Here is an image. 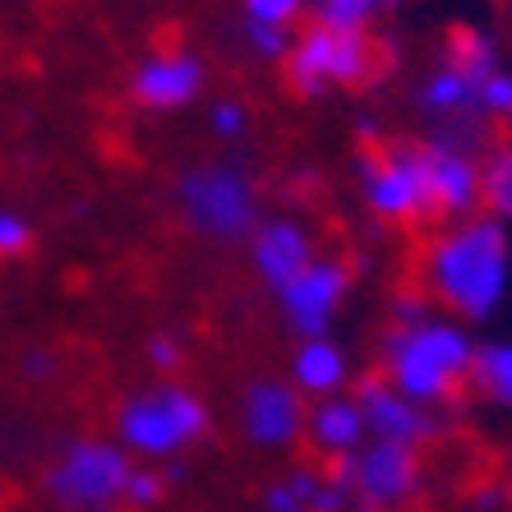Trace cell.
<instances>
[{
	"label": "cell",
	"instance_id": "10",
	"mask_svg": "<svg viewBox=\"0 0 512 512\" xmlns=\"http://www.w3.org/2000/svg\"><path fill=\"white\" fill-rule=\"evenodd\" d=\"M351 263L337 254H314L305 268L286 286H277V305L282 319L296 337H328L333 319L342 314L346 296H351Z\"/></svg>",
	"mask_w": 512,
	"mask_h": 512
},
{
	"label": "cell",
	"instance_id": "3",
	"mask_svg": "<svg viewBox=\"0 0 512 512\" xmlns=\"http://www.w3.org/2000/svg\"><path fill=\"white\" fill-rule=\"evenodd\" d=\"M213 429V406L194 393L190 383L157 379L143 383L134 393L120 397L116 416H111V439L130 448L134 462H180L194 453Z\"/></svg>",
	"mask_w": 512,
	"mask_h": 512
},
{
	"label": "cell",
	"instance_id": "12",
	"mask_svg": "<svg viewBox=\"0 0 512 512\" xmlns=\"http://www.w3.org/2000/svg\"><path fill=\"white\" fill-rule=\"evenodd\" d=\"M365 411V425H370V439H388V443H411V448H425V443L443 439V420L429 411V406L411 402L406 393H397L393 383L383 379L379 370L365 374L351 393Z\"/></svg>",
	"mask_w": 512,
	"mask_h": 512
},
{
	"label": "cell",
	"instance_id": "24",
	"mask_svg": "<svg viewBox=\"0 0 512 512\" xmlns=\"http://www.w3.org/2000/svg\"><path fill=\"white\" fill-rule=\"evenodd\" d=\"M245 42H250V51L259 60H273V65H282L286 56H291V42H296V28H277V24H254V19H245Z\"/></svg>",
	"mask_w": 512,
	"mask_h": 512
},
{
	"label": "cell",
	"instance_id": "28",
	"mask_svg": "<svg viewBox=\"0 0 512 512\" xmlns=\"http://www.w3.org/2000/svg\"><path fill=\"white\" fill-rule=\"evenodd\" d=\"M259 508H263V512H305V508H300V499H296V489H291V480H286V476H277L273 485H263Z\"/></svg>",
	"mask_w": 512,
	"mask_h": 512
},
{
	"label": "cell",
	"instance_id": "17",
	"mask_svg": "<svg viewBox=\"0 0 512 512\" xmlns=\"http://www.w3.org/2000/svg\"><path fill=\"white\" fill-rule=\"evenodd\" d=\"M480 208L494 217H512V139L489 143L485 162H480Z\"/></svg>",
	"mask_w": 512,
	"mask_h": 512
},
{
	"label": "cell",
	"instance_id": "26",
	"mask_svg": "<svg viewBox=\"0 0 512 512\" xmlns=\"http://www.w3.org/2000/svg\"><path fill=\"white\" fill-rule=\"evenodd\" d=\"M480 111H485V120H494L499 130H508L512 125V74L494 70L480 84Z\"/></svg>",
	"mask_w": 512,
	"mask_h": 512
},
{
	"label": "cell",
	"instance_id": "19",
	"mask_svg": "<svg viewBox=\"0 0 512 512\" xmlns=\"http://www.w3.org/2000/svg\"><path fill=\"white\" fill-rule=\"evenodd\" d=\"M379 5L374 0H314L310 24L337 28V33H370Z\"/></svg>",
	"mask_w": 512,
	"mask_h": 512
},
{
	"label": "cell",
	"instance_id": "20",
	"mask_svg": "<svg viewBox=\"0 0 512 512\" xmlns=\"http://www.w3.org/2000/svg\"><path fill=\"white\" fill-rule=\"evenodd\" d=\"M167 485H171V476L162 471V466H157V462H139V466H134V476H130V485H125V512H153V508H162Z\"/></svg>",
	"mask_w": 512,
	"mask_h": 512
},
{
	"label": "cell",
	"instance_id": "27",
	"mask_svg": "<svg viewBox=\"0 0 512 512\" xmlns=\"http://www.w3.org/2000/svg\"><path fill=\"white\" fill-rule=\"evenodd\" d=\"M19 370H24V379H33V383H56L60 370H65V360H60L56 346H33V351H24Z\"/></svg>",
	"mask_w": 512,
	"mask_h": 512
},
{
	"label": "cell",
	"instance_id": "9",
	"mask_svg": "<svg viewBox=\"0 0 512 512\" xmlns=\"http://www.w3.org/2000/svg\"><path fill=\"white\" fill-rule=\"evenodd\" d=\"M236 420L245 443L259 448V453H296L305 443V425H310V397L300 393L291 379L254 374L240 388Z\"/></svg>",
	"mask_w": 512,
	"mask_h": 512
},
{
	"label": "cell",
	"instance_id": "5",
	"mask_svg": "<svg viewBox=\"0 0 512 512\" xmlns=\"http://www.w3.org/2000/svg\"><path fill=\"white\" fill-rule=\"evenodd\" d=\"M125 443L107 434H79L51 457L42 494L56 512H125V485L134 476Z\"/></svg>",
	"mask_w": 512,
	"mask_h": 512
},
{
	"label": "cell",
	"instance_id": "8",
	"mask_svg": "<svg viewBox=\"0 0 512 512\" xmlns=\"http://www.w3.org/2000/svg\"><path fill=\"white\" fill-rule=\"evenodd\" d=\"M346 485V512H406L425 485V462L411 443L370 439L351 457L333 462Z\"/></svg>",
	"mask_w": 512,
	"mask_h": 512
},
{
	"label": "cell",
	"instance_id": "29",
	"mask_svg": "<svg viewBox=\"0 0 512 512\" xmlns=\"http://www.w3.org/2000/svg\"><path fill=\"white\" fill-rule=\"evenodd\" d=\"M374 5H379V14H383V10H397L402 0H374Z\"/></svg>",
	"mask_w": 512,
	"mask_h": 512
},
{
	"label": "cell",
	"instance_id": "14",
	"mask_svg": "<svg viewBox=\"0 0 512 512\" xmlns=\"http://www.w3.org/2000/svg\"><path fill=\"white\" fill-rule=\"evenodd\" d=\"M305 443L319 462H342L356 448L370 443V425H365V411L351 393L337 397H319L310 402V425H305Z\"/></svg>",
	"mask_w": 512,
	"mask_h": 512
},
{
	"label": "cell",
	"instance_id": "16",
	"mask_svg": "<svg viewBox=\"0 0 512 512\" xmlns=\"http://www.w3.org/2000/svg\"><path fill=\"white\" fill-rule=\"evenodd\" d=\"M443 65H453L457 74H466L471 84H485L489 74L499 70V56H494V42H489L485 33H476V28H448V37H443Z\"/></svg>",
	"mask_w": 512,
	"mask_h": 512
},
{
	"label": "cell",
	"instance_id": "18",
	"mask_svg": "<svg viewBox=\"0 0 512 512\" xmlns=\"http://www.w3.org/2000/svg\"><path fill=\"white\" fill-rule=\"evenodd\" d=\"M471 393L512 406V346H485L471 365Z\"/></svg>",
	"mask_w": 512,
	"mask_h": 512
},
{
	"label": "cell",
	"instance_id": "6",
	"mask_svg": "<svg viewBox=\"0 0 512 512\" xmlns=\"http://www.w3.org/2000/svg\"><path fill=\"white\" fill-rule=\"evenodd\" d=\"M286 84L305 102L337 93V88H360L379 79L383 51L370 33H337L323 24H305L291 42V56L282 60Z\"/></svg>",
	"mask_w": 512,
	"mask_h": 512
},
{
	"label": "cell",
	"instance_id": "21",
	"mask_svg": "<svg viewBox=\"0 0 512 512\" xmlns=\"http://www.w3.org/2000/svg\"><path fill=\"white\" fill-rule=\"evenodd\" d=\"M37 245V222L24 208H0V259L14 263Z\"/></svg>",
	"mask_w": 512,
	"mask_h": 512
},
{
	"label": "cell",
	"instance_id": "11",
	"mask_svg": "<svg viewBox=\"0 0 512 512\" xmlns=\"http://www.w3.org/2000/svg\"><path fill=\"white\" fill-rule=\"evenodd\" d=\"M208 88V65L190 47H157L134 60L130 70V102L148 116H180Z\"/></svg>",
	"mask_w": 512,
	"mask_h": 512
},
{
	"label": "cell",
	"instance_id": "2",
	"mask_svg": "<svg viewBox=\"0 0 512 512\" xmlns=\"http://www.w3.org/2000/svg\"><path fill=\"white\" fill-rule=\"evenodd\" d=\"M508 286V236L489 217H466L453 227L429 231L416 259V291L457 314V319H485L499 305Z\"/></svg>",
	"mask_w": 512,
	"mask_h": 512
},
{
	"label": "cell",
	"instance_id": "23",
	"mask_svg": "<svg viewBox=\"0 0 512 512\" xmlns=\"http://www.w3.org/2000/svg\"><path fill=\"white\" fill-rule=\"evenodd\" d=\"M143 360H148V370L171 379V374L185 365V337L171 333V328H157V333H148V342H143Z\"/></svg>",
	"mask_w": 512,
	"mask_h": 512
},
{
	"label": "cell",
	"instance_id": "4",
	"mask_svg": "<svg viewBox=\"0 0 512 512\" xmlns=\"http://www.w3.org/2000/svg\"><path fill=\"white\" fill-rule=\"evenodd\" d=\"M176 217L185 231L213 240V245H245L263 222V199L254 176L231 157L194 162L176 176Z\"/></svg>",
	"mask_w": 512,
	"mask_h": 512
},
{
	"label": "cell",
	"instance_id": "13",
	"mask_svg": "<svg viewBox=\"0 0 512 512\" xmlns=\"http://www.w3.org/2000/svg\"><path fill=\"white\" fill-rule=\"evenodd\" d=\"M245 254H250L254 277L277 291V286H286L314 254H319V245H314L305 222L277 213V217H263L259 227H254V236L245 240Z\"/></svg>",
	"mask_w": 512,
	"mask_h": 512
},
{
	"label": "cell",
	"instance_id": "7",
	"mask_svg": "<svg viewBox=\"0 0 512 512\" xmlns=\"http://www.w3.org/2000/svg\"><path fill=\"white\" fill-rule=\"evenodd\" d=\"M360 139L365 153L356 167V185L365 208L383 227H429V203L411 139H383L374 120H360Z\"/></svg>",
	"mask_w": 512,
	"mask_h": 512
},
{
	"label": "cell",
	"instance_id": "15",
	"mask_svg": "<svg viewBox=\"0 0 512 512\" xmlns=\"http://www.w3.org/2000/svg\"><path fill=\"white\" fill-rule=\"evenodd\" d=\"M286 379L296 383L300 393L319 402V397H337L346 393L351 383V356L333 337H296V351H291V365H286Z\"/></svg>",
	"mask_w": 512,
	"mask_h": 512
},
{
	"label": "cell",
	"instance_id": "22",
	"mask_svg": "<svg viewBox=\"0 0 512 512\" xmlns=\"http://www.w3.org/2000/svg\"><path fill=\"white\" fill-rule=\"evenodd\" d=\"M208 130H213L217 143H245V134H250V107L236 102V97H222V102L208 107Z\"/></svg>",
	"mask_w": 512,
	"mask_h": 512
},
{
	"label": "cell",
	"instance_id": "25",
	"mask_svg": "<svg viewBox=\"0 0 512 512\" xmlns=\"http://www.w3.org/2000/svg\"><path fill=\"white\" fill-rule=\"evenodd\" d=\"M240 5H245V19L277 28H296L314 10V0H240Z\"/></svg>",
	"mask_w": 512,
	"mask_h": 512
},
{
	"label": "cell",
	"instance_id": "1",
	"mask_svg": "<svg viewBox=\"0 0 512 512\" xmlns=\"http://www.w3.org/2000/svg\"><path fill=\"white\" fill-rule=\"evenodd\" d=\"M476 346L457 323L439 319L416 286L397 291L393 319L379 337V374L420 406H462L471 397Z\"/></svg>",
	"mask_w": 512,
	"mask_h": 512
}]
</instances>
